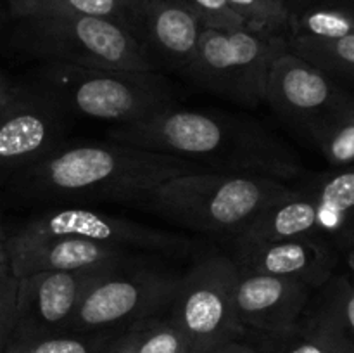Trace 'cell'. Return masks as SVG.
<instances>
[{"label":"cell","instance_id":"cell-1","mask_svg":"<svg viewBox=\"0 0 354 353\" xmlns=\"http://www.w3.org/2000/svg\"><path fill=\"white\" fill-rule=\"evenodd\" d=\"M113 142L175 156L207 172L296 179L299 159L256 121L207 111L168 107L137 123L118 125Z\"/></svg>","mask_w":354,"mask_h":353},{"label":"cell","instance_id":"cell-2","mask_svg":"<svg viewBox=\"0 0 354 353\" xmlns=\"http://www.w3.org/2000/svg\"><path fill=\"white\" fill-rule=\"evenodd\" d=\"M207 172L161 152L128 144L57 147L19 172V189L38 199H109L144 203L173 176Z\"/></svg>","mask_w":354,"mask_h":353},{"label":"cell","instance_id":"cell-3","mask_svg":"<svg viewBox=\"0 0 354 353\" xmlns=\"http://www.w3.org/2000/svg\"><path fill=\"white\" fill-rule=\"evenodd\" d=\"M289 189L286 182L268 176L194 172L166 180L144 203L185 227L235 241Z\"/></svg>","mask_w":354,"mask_h":353},{"label":"cell","instance_id":"cell-4","mask_svg":"<svg viewBox=\"0 0 354 353\" xmlns=\"http://www.w3.org/2000/svg\"><path fill=\"white\" fill-rule=\"evenodd\" d=\"M41 93L59 109L97 121L130 125L171 107L173 92L159 73L82 68L45 62Z\"/></svg>","mask_w":354,"mask_h":353},{"label":"cell","instance_id":"cell-5","mask_svg":"<svg viewBox=\"0 0 354 353\" xmlns=\"http://www.w3.org/2000/svg\"><path fill=\"white\" fill-rule=\"evenodd\" d=\"M16 21L19 47L45 62L120 71H159L137 38L116 21L90 16Z\"/></svg>","mask_w":354,"mask_h":353},{"label":"cell","instance_id":"cell-6","mask_svg":"<svg viewBox=\"0 0 354 353\" xmlns=\"http://www.w3.org/2000/svg\"><path fill=\"white\" fill-rule=\"evenodd\" d=\"M286 44L287 38L259 35L248 28H204L196 54L182 73L214 96L256 107L265 102L270 64Z\"/></svg>","mask_w":354,"mask_h":353},{"label":"cell","instance_id":"cell-7","mask_svg":"<svg viewBox=\"0 0 354 353\" xmlns=\"http://www.w3.org/2000/svg\"><path fill=\"white\" fill-rule=\"evenodd\" d=\"M128 265L109 270L90 286L66 332L114 336L169 310L180 275L158 269L130 270Z\"/></svg>","mask_w":354,"mask_h":353},{"label":"cell","instance_id":"cell-8","mask_svg":"<svg viewBox=\"0 0 354 353\" xmlns=\"http://www.w3.org/2000/svg\"><path fill=\"white\" fill-rule=\"evenodd\" d=\"M237 277V263L227 256H207L180 277L168 315L187 336L190 348L245 336L235 310Z\"/></svg>","mask_w":354,"mask_h":353},{"label":"cell","instance_id":"cell-9","mask_svg":"<svg viewBox=\"0 0 354 353\" xmlns=\"http://www.w3.org/2000/svg\"><path fill=\"white\" fill-rule=\"evenodd\" d=\"M265 102L311 141L332 121L354 109V96L294 54L287 44L270 64Z\"/></svg>","mask_w":354,"mask_h":353},{"label":"cell","instance_id":"cell-10","mask_svg":"<svg viewBox=\"0 0 354 353\" xmlns=\"http://www.w3.org/2000/svg\"><path fill=\"white\" fill-rule=\"evenodd\" d=\"M52 237H82L127 251L144 249L165 255H178L192 248V242L180 235L85 208H57L37 215L7 237V246Z\"/></svg>","mask_w":354,"mask_h":353},{"label":"cell","instance_id":"cell-11","mask_svg":"<svg viewBox=\"0 0 354 353\" xmlns=\"http://www.w3.org/2000/svg\"><path fill=\"white\" fill-rule=\"evenodd\" d=\"M109 270L113 269L35 272L19 277L16 324L10 338L64 334L86 291Z\"/></svg>","mask_w":354,"mask_h":353},{"label":"cell","instance_id":"cell-12","mask_svg":"<svg viewBox=\"0 0 354 353\" xmlns=\"http://www.w3.org/2000/svg\"><path fill=\"white\" fill-rule=\"evenodd\" d=\"M311 294L313 289L299 280L239 269L235 310L245 334L280 341L299 329Z\"/></svg>","mask_w":354,"mask_h":353},{"label":"cell","instance_id":"cell-13","mask_svg":"<svg viewBox=\"0 0 354 353\" xmlns=\"http://www.w3.org/2000/svg\"><path fill=\"white\" fill-rule=\"evenodd\" d=\"M204 24L176 0H131L130 33L158 69L183 71L196 54Z\"/></svg>","mask_w":354,"mask_h":353},{"label":"cell","instance_id":"cell-14","mask_svg":"<svg viewBox=\"0 0 354 353\" xmlns=\"http://www.w3.org/2000/svg\"><path fill=\"white\" fill-rule=\"evenodd\" d=\"M62 121L59 106L44 93L21 90L0 116V172L35 165L59 147Z\"/></svg>","mask_w":354,"mask_h":353},{"label":"cell","instance_id":"cell-15","mask_svg":"<svg viewBox=\"0 0 354 353\" xmlns=\"http://www.w3.org/2000/svg\"><path fill=\"white\" fill-rule=\"evenodd\" d=\"M339 249L320 235L237 246L234 262L241 270L299 280L317 291L335 273Z\"/></svg>","mask_w":354,"mask_h":353},{"label":"cell","instance_id":"cell-16","mask_svg":"<svg viewBox=\"0 0 354 353\" xmlns=\"http://www.w3.org/2000/svg\"><path fill=\"white\" fill-rule=\"evenodd\" d=\"M10 269L17 277L35 272L116 269L130 263L127 249L82 237H52L23 246H7Z\"/></svg>","mask_w":354,"mask_h":353},{"label":"cell","instance_id":"cell-17","mask_svg":"<svg viewBox=\"0 0 354 353\" xmlns=\"http://www.w3.org/2000/svg\"><path fill=\"white\" fill-rule=\"evenodd\" d=\"M330 353H354V280L334 273L313 291L299 324Z\"/></svg>","mask_w":354,"mask_h":353},{"label":"cell","instance_id":"cell-18","mask_svg":"<svg viewBox=\"0 0 354 353\" xmlns=\"http://www.w3.org/2000/svg\"><path fill=\"white\" fill-rule=\"evenodd\" d=\"M317 208V235L339 251L354 246V166L318 176L306 187Z\"/></svg>","mask_w":354,"mask_h":353},{"label":"cell","instance_id":"cell-19","mask_svg":"<svg viewBox=\"0 0 354 353\" xmlns=\"http://www.w3.org/2000/svg\"><path fill=\"white\" fill-rule=\"evenodd\" d=\"M317 235V208L304 189L290 187L268 204L251 225L235 239V246Z\"/></svg>","mask_w":354,"mask_h":353},{"label":"cell","instance_id":"cell-20","mask_svg":"<svg viewBox=\"0 0 354 353\" xmlns=\"http://www.w3.org/2000/svg\"><path fill=\"white\" fill-rule=\"evenodd\" d=\"M354 33V0H318L290 14L287 38L335 40Z\"/></svg>","mask_w":354,"mask_h":353},{"label":"cell","instance_id":"cell-21","mask_svg":"<svg viewBox=\"0 0 354 353\" xmlns=\"http://www.w3.org/2000/svg\"><path fill=\"white\" fill-rule=\"evenodd\" d=\"M109 348L124 353H187L190 343L166 311L128 325L113 336Z\"/></svg>","mask_w":354,"mask_h":353},{"label":"cell","instance_id":"cell-22","mask_svg":"<svg viewBox=\"0 0 354 353\" xmlns=\"http://www.w3.org/2000/svg\"><path fill=\"white\" fill-rule=\"evenodd\" d=\"M12 19L44 16H90L116 21L128 30L131 0H6ZM130 31V30H128Z\"/></svg>","mask_w":354,"mask_h":353},{"label":"cell","instance_id":"cell-23","mask_svg":"<svg viewBox=\"0 0 354 353\" xmlns=\"http://www.w3.org/2000/svg\"><path fill=\"white\" fill-rule=\"evenodd\" d=\"M287 47L330 78L354 83V33L335 40L287 38Z\"/></svg>","mask_w":354,"mask_h":353},{"label":"cell","instance_id":"cell-24","mask_svg":"<svg viewBox=\"0 0 354 353\" xmlns=\"http://www.w3.org/2000/svg\"><path fill=\"white\" fill-rule=\"evenodd\" d=\"M109 334H50L9 338L3 353H106Z\"/></svg>","mask_w":354,"mask_h":353},{"label":"cell","instance_id":"cell-25","mask_svg":"<svg viewBox=\"0 0 354 353\" xmlns=\"http://www.w3.org/2000/svg\"><path fill=\"white\" fill-rule=\"evenodd\" d=\"M227 3L248 30L287 38L290 9L286 0H227Z\"/></svg>","mask_w":354,"mask_h":353},{"label":"cell","instance_id":"cell-26","mask_svg":"<svg viewBox=\"0 0 354 353\" xmlns=\"http://www.w3.org/2000/svg\"><path fill=\"white\" fill-rule=\"evenodd\" d=\"M313 142L334 168L354 166V109L332 121Z\"/></svg>","mask_w":354,"mask_h":353},{"label":"cell","instance_id":"cell-27","mask_svg":"<svg viewBox=\"0 0 354 353\" xmlns=\"http://www.w3.org/2000/svg\"><path fill=\"white\" fill-rule=\"evenodd\" d=\"M176 2L192 10L206 28H218V30L245 28L241 17L230 9L227 0H176Z\"/></svg>","mask_w":354,"mask_h":353},{"label":"cell","instance_id":"cell-28","mask_svg":"<svg viewBox=\"0 0 354 353\" xmlns=\"http://www.w3.org/2000/svg\"><path fill=\"white\" fill-rule=\"evenodd\" d=\"M17 291L19 277L10 269V263H0V339L9 341L16 324Z\"/></svg>","mask_w":354,"mask_h":353},{"label":"cell","instance_id":"cell-29","mask_svg":"<svg viewBox=\"0 0 354 353\" xmlns=\"http://www.w3.org/2000/svg\"><path fill=\"white\" fill-rule=\"evenodd\" d=\"M279 353H330L317 338L297 329L294 334L280 339Z\"/></svg>","mask_w":354,"mask_h":353},{"label":"cell","instance_id":"cell-30","mask_svg":"<svg viewBox=\"0 0 354 353\" xmlns=\"http://www.w3.org/2000/svg\"><path fill=\"white\" fill-rule=\"evenodd\" d=\"M187 353H258L251 345L241 341H227V343H216V345L201 346V348H189Z\"/></svg>","mask_w":354,"mask_h":353},{"label":"cell","instance_id":"cell-31","mask_svg":"<svg viewBox=\"0 0 354 353\" xmlns=\"http://www.w3.org/2000/svg\"><path fill=\"white\" fill-rule=\"evenodd\" d=\"M21 89H16L6 76L0 75V116L10 107V104L19 96Z\"/></svg>","mask_w":354,"mask_h":353},{"label":"cell","instance_id":"cell-32","mask_svg":"<svg viewBox=\"0 0 354 353\" xmlns=\"http://www.w3.org/2000/svg\"><path fill=\"white\" fill-rule=\"evenodd\" d=\"M0 263H9V251H7V235L0 225Z\"/></svg>","mask_w":354,"mask_h":353},{"label":"cell","instance_id":"cell-33","mask_svg":"<svg viewBox=\"0 0 354 353\" xmlns=\"http://www.w3.org/2000/svg\"><path fill=\"white\" fill-rule=\"evenodd\" d=\"M287 6H289L290 9V14L294 12V10L301 9V7L308 6V3H313V2H318V0H286Z\"/></svg>","mask_w":354,"mask_h":353},{"label":"cell","instance_id":"cell-34","mask_svg":"<svg viewBox=\"0 0 354 353\" xmlns=\"http://www.w3.org/2000/svg\"><path fill=\"white\" fill-rule=\"evenodd\" d=\"M348 253H349V265H351V270H353L351 279L354 280V246L351 249H348Z\"/></svg>","mask_w":354,"mask_h":353},{"label":"cell","instance_id":"cell-35","mask_svg":"<svg viewBox=\"0 0 354 353\" xmlns=\"http://www.w3.org/2000/svg\"><path fill=\"white\" fill-rule=\"evenodd\" d=\"M6 345H7V343H3L2 339H0V353L6 352Z\"/></svg>","mask_w":354,"mask_h":353},{"label":"cell","instance_id":"cell-36","mask_svg":"<svg viewBox=\"0 0 354 353\" xmlns=\"http://www.w3.org/2000/svg\"><path fill=\"white\" fill-rule=\"evenodd\" d=\"M106 353H124V352H118V350H113V348H107Z\"/></svg>","mask_w":354,"mask_h":353}]
</instances>
